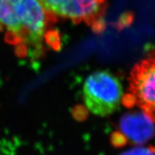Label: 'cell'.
Returning <instances> with one entry per match:
<instances>
[{
	"mask_svg": "<svg viewBox=\"0 0 155 155\" xmlns=\"http://www.w3.org/2000/svg\"><path fill=\"white\" fill-rule=\"evenodd\" d=\"M124 94L120 80L108 70L91 73L83 87V98L87 109L99 117H107L117 111Z\"/></svg>",
	"mask_w": 155,
	"mask_h": 155,
	"instance_id": "7a4b0ae2",
	"label": "cell"
},
{
	"mask_svg": "<svg viewBox=\"0 0 155 155\" xmlns=\"http://www.w3.org/2000/svg\"><path fill=\"white\" fill-rule=\"evenodd\" d=\"M120 155H155V147H136Z\"/></svg>",
	"mask_w": 155,
	"mask_h": 155,
	"instance_id": "8992f818",
	"label": "cell"
},
{
	"mask_svg": "<svg viewBox=\"0 0 155 155\" xmlns=\"http://www.w3.org/2000/svg\"><path fill=\"white\" fill-rule=\"evenodd\" d=\"M44 7L57 18L84 23L94 32L104 31L106 0H40Z\"/></svg>",
	"mask_w": 155,
	"mask_h": 155,
	"instance_id": "277c9868",
	"label": "cell"
},
{
	"mask_svg": "<svg viewBox=\"0 0 155 155\" xmlns=\"http://www.w3.org/2000/svg\"><path fill=\"white\" fill-rule=\"evenodd\" d=\"M122 104L127 108L137 106L155 123V58L143 59L134 65Z\"/></svg>",
	"mask_w": 155,
	"mask_h": 155,
	"instance_id": "3957f363",
	"label": "cell"
},
{
	"mask_svg": "<svg viewBox=\"0 0 155 155\" xmlns=\"http://www.w3.org/2000/svg\"><path fill=\"white\" fill-rule=\"evenodd\" d=\"M57 21L40 0H0V32L18 57L37 59L60 49Z\"/></svg>",
	"mask_w": 155,
	"mask_h": 155,
	"instance_id": "6da1fadb",
	"label": "cell"
},
{
	"mask_svg": "<svg viewBox=\"0 0 155 155\" xmlns=\"http://www.w3.org/2000/svg\"><path fill=\"white\" fill-rule=\"evenodd\" d=\"M153 123L142 111L125 114L120 118L117 130L111 136V143L117 147L147 143L155 136Z\"/></svg>",
	"mask_w": 155,
	"mask_h": 155,
	"instance_id": "5b68a950",
	"label": "cell"
}]
</instances>
